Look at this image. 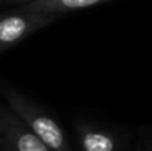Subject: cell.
<instances>
[{"instance_id": "cell-7", "label": "cell", "mask_w": 152, "mask_h": 151, "mask_svg": "<svg viewBox=\"0 0 152 151\" xmlns=\"http://www.w3.org/2000/svg\"><path fill=\"white\" fill-rule=\"evenodd\" d=\"M137 151H152V139H149V141L145 142V144H140Z\"/></svg>"}, {"instance_id": "cell-1", "label": "cell", "mask_w": 152, "mask_h": 151, "mask_svg": "<svg viewBox=\"0 0 152 151\" xmlns=\"http://www.w3.org/2000/svg\"><path fill=\"white\" fill-rule=\"evenodd\" d=\"M0 92L4 98L6 105L52 151H71V145L65 130L42 107H39L36 102H33L30 98L7 85L0 83Z\"/></svg>"}, {"instance_id": "cell-3", "label": "cell", "mask_w": 152, "mask_h": 151, "mask_svg": "<svg viewBox=\"0 0 152 151\" xmlns=\"http://www.w3.org/2000/svg\"><path fill=\"white\" fill-rule=\"evenodd\" d=\"M0 151H52L7 105L0 104Z\"/></svg>"}, {"instance_id": "cell-2", "label": "cell", "mask_w": 152, "mask_h": 151, "mask_svg": "<svg viewBox=\"0 0 152 151\" xmlns=\"http://www.w3.org/2000/svg\"><path fill=\"white\" fill-rule=\"evenodd\" d=\"M58 18V13H43L24 9L0 15V52L16 46L19 42L55 22Z\"/></svg>"}, {"instance_id": "cell-5", "label": "cell", "mask_w": 152, "mask_h": 151, "mask_svg": "<svg viewBox=\"0 0 152 151\" xmlns=\"http://www.w3.org/2000/svg\"><path fill=\"white\" fill-rule=\"evenodd\" d=\"M114 0H33L28 3H22L18 9L33 10V12H43V13H66L75 12L80 9H87L92 6H98L102 3H108Z\"/></svg>"}, {"instance_id": "cell-4", "label": "cell", "mask_w": 152, "mask_h": 151, "mask_svg": "<svg viewBox=\"0 0 152 151\" xmlns=\"http://www.w3.org/2000/svg\"><path fill=\"white\" fill-rule=\"evenodd\" d=\"M75 130L80 151H124L121 139L105 127L78 122Z\"/></svg>"}, {"instance_id": "cell-6", "label": "cell", "mask_w": 152, "mask_h": 151, "mask_svg": "<svg viewBox=\"0 0 152 151\" xmlns=\"http://www.w3.org/2000/svg\"><path fill=\"white\" fill-rule=\"evenodd\" d=\"M28 1H33V0H0V3H4V4H22Z\"/></svg>"}]
</instances>
